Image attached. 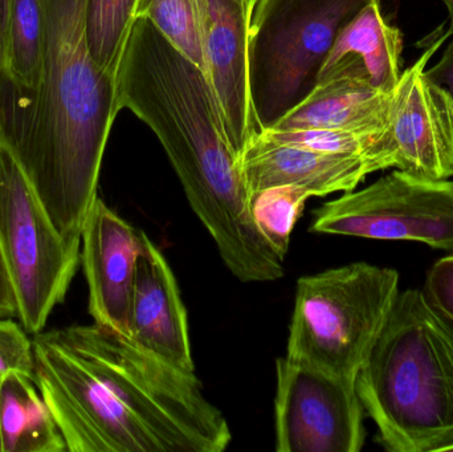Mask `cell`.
<instances>
[{"label":"cell","mask_w":453,"mask_h":452,"mask_svg":"<svg viewBox=\"0 0 453 452\" xmlns=\"http://www.w3.org/2000/svg\"><path fill=\"white\" fill-rule=\"evenodd\" d=\"M34 379L69 452H222L228 422L196 373L105 326L32 339Z\"/></svg>","instance_id":"1"},{"label":"cell","mask_w":453,"mask_h":452,"mask_svg":"<svg viewBox=\"0 0 453 452\" xmlns=\"http://www.w3.org/2000/svg\"><path fill=\"white\" fill-rule=\"evenodd\" d=\"M119 109L145 122L164 146L194 212L242 283L284 276V259L250 214L242 161L225 132L203 69L150 20L135 18L116 72Z\"/></svg>","instance_id":"2"},{"label":"cell","mask_w":453,"mask_h":452,"mask_svg":"<svg viewBox=\"0 0 453 452\" xmlns=\"http://www.w3.org/2000/svg\"><path fill=\"white\" fill-rule=\"evenodd\" d=\"M45 3L42 80L34 95L0 111V141L18 159L61 236L81 246L121 109L116 79L96 63L88 45V0Z\"/></svg>","instance_id":"3"},{"label":"cell","mask_w":453,"mask_h":452,"mask_svg":"<svg viewBox=\"0 0 453 452\" xmlns=\"http://www.w3.org/2000/svg\"><path fill=\"white\" fill-rule=\"evenodd\" d=\"M356 390L386 450L452 448L453 326L419 289L399 292Z\"/></svg>","instance_id":"4"},{"label":"cell","mask_w":453,"mask_h":452,"mask_svg":"<svg viewBox=\"0 0 453 452\" xmlns=\"http://www.w3.org/2000/svg\"><path fill=\"white\" fill-rule=\"evenodd\" d=\"M393 268L357 262L297 281L287 356L356 382L399 295Z\"/></svg>","instance_id":"5"},{"label":"cell","mask_w":453,"mask_h":452,"mask_svg":"<svg viewBox=\"0 0 453 452\" xmlns=\"http://www.w3.org/2000/svg\"><path fill=\"white\" fill-rule=\"evenodd\" d=\"M377 0H256L250 89L258 129L271 127L316 85L341 29Z\"/></svg>","instance_id":"6"},{"label":"cell","mask_w":453,"mask_h":452,"mask_svg":"<svg viewBox=\"0 0 453 452\" xmlns=\"http://www.w3.org/2000/svg\"><path fill=\"white\" fill-rule=\"evenodd\" d=\"M58 233L31 180L0 141V251L27 333L44 329L64 302L81 251Z\"/></svg>","instance_id":"7"},{"label":"cell","mask_w":453,"mask_h":452,"mask_svg":"<svg viewBox=\"0 0 453 452\" xmlns=\"http://www.w3.org/2000/svg\"><path fill=\"white\" fill-rule=\"evenodd\" d=\"M311 231L453 249V180H423L395 170L322 204Z\"/></svg>","instance_id":"8"},{"label":"cell","mask_w":453,"mask_h":452,"mask_svg":"<svg viewBox=\"0 0 453 452\" xmlns=\"http://www.w3.org/2000/svg\"><path fill=\"white\" fill-rule=\"evenodd\" d=\"M449 34H434L390 93L388 121L367 153L372 172L396 170L430 180L453 177V98L426 73Z\"/></svg>","instance_id":"9"},{"label":"cell","mask_w":453,"mask_h":452,"mask_svg":"<svg viewBox=\"0 0 453 452\" xmlns=\"http://www.w3.org/2000/svg\"><path fill=\"white\" fill-rule=\"evenodd\" d=\"M277 452H359L366 440L356 382L313 366L276 361Z\"/></svg>","instance_id":"10"},{"label":"cell","mask_w":453,"mask_h":452,"mask_svg":"<svg viewBox=\"0 0 453 452\" xmlns=\"http://www.w3.org/2000/svg\"><path fill=\"white\" fill-rule=\"evenodd\" d=\"M204 73L211 85L226 138L242 157L258 129L250 89L248 0H198Z\"/></svg>","instance_id":"11"},{"label":"cell","mask_w":453,"mask_h":452,"mask_svg":"<svg viewBox=\"0 0 453 452\" xmlns=\"http://www.w3.org/2000/svg\"><path fill=\"white\" fill-rule=\"evenodd\" d=\"M146 236L98 196L82 227L81 262L89 288L90 316L98 326L127 339L135 265Z\"/></svg>","instance_id":"12"},{"label":"cell","mask_w":453,"mask_h":452,"mask_svg":"<svg viewBox=\"0 0 453 452\" xmlns=\"http://www.w3.org/2000/svg\"><path fill=\"white\" fill-rule=\"evenodd\" d=\"M129 340L173 368L196 373L188 312L177 280L148 236L135 265Z\"/></svg>","instance_id":"13"},{"label":"cell","mask_w":453,"mask_h":452,"mask_svg":"<svg viewBox=\"0 0 453 452\" xmlns=\"http://www.w3.org/2000/svg\"><path fill=\"white\" fill-rule=\"evenodd\" d=\"M240 161L250 196L277 186L303 188L311 196L348 193L372 174L365 154L324 153L277 142L261 132L245 145Z\"/></svg>","instance_id":"14"},{"label":"cell","mask_w":453,"mask_h":452,"mask_svg":"<svg viewBox=\"0 0 453 452\" xmlns=\"http://www.w3.org/2000/svg\"><path fill=\"white\" fill-rule=\"evenodd\" d=\"M388 103L390 93L372 87L358 66L343 63L319 79L300 103L268 129L380 134L388 121Z\"/></svg>","instance_id":"15"},{"label":"cell","mask_w":453,"mask_h":452,"mask_svg":"<svg viewBox=\"0 0 453 452\" xmlns=\"http://www.w3.org/2000/svg\"><path fill=\"white\" fill-rule=\"evenodd\" d=\"M45 42V0H0V111L36 92Z\"/></svg>","instance_id":"16"},{"label":"cell","mask_w":453,"mask_h":452,"mask_svg":"<svg viewBox=\"0 0 453 452\" xmlns=\"http://www.w3.org/2000/svg\"><path fill=\"white\" fill-rule=\"evenodd\" d=\"M402 52L403 34L386 21L377 0L341 29L317 80L340 64L350 63L365 72L372 87L391 93L401 77Z\"/></svg>","instance_id":"17"},{"label":"cell","mask_w":453,"mask_h":452,"mask_svg":"<svg viewBox=\"0 0 453 452\" xmlns=\"http://www.w3.org/2000/svg\"><path fill=\"white\" fill-rule=\"evenodd\" d=\"M2 452H64L63 435L34 377L10 373L0 384Z\"/></svg>","instance_id":"18"},{"label":"cell","mask_w":453,"mask_h":452,"mask_svg":"<svg viewBox=\"0 0 453 452\" xmlns=\"http://www.w3.org/2000/svg\"><path fill=\"white\" fill-rule=\"evenodd\" d=\"M138 0H88L87 39L96 63L116 79Z\"/></svg>","instance_id":"19"},{"label":"cell","mask_w":453,"mask_h":452,"mask_svg":"<svg viewBox=\"0 0 453 452\" xmlns=\"http://www.w3.org/2000/svg\"><path fill=\"white\" fill-rule=\"evenodd\" d=\"M311 194L295 186L265 188L250 196V214L256 227L269 246L284 259L290 235Z\"/></svg>","instance_id":"20"},{"label":"cell","mask_w":453,"mask_h":452,"mask_svg":"<svg viewBox=\"0 0 453 452\" xmlns=\"http://www.w3.org/2000/svg\"><path fill=\"white\" fill-rule=\"evenodd\" d=\"M135 18L150 20L204 72L198 0H138Z\"/></svg>","instance_id":"21"},{"label":"cell","mask_w":453,"mask_h":452,"mask_svg":"<svg viewBox=\"0 0 453 452\" xmlns=\"http://www.w3.org/2000/svg\"><path fill=\"white\" fill-rule=\"evenodd\" d=\"M263 134L277 142L303 146L311 150L335 154H365L367 157L380 134H362L345 130H263Z\"/></svg>","instance_id":"22"},{"label":"cell","mask_w":453,"mask_h":452,"mask_svg":"<svg viewBox=\"0 0 453 452\" xmlns=\"http://www.w3.org/2000/svg\"><path fill=\"white\" fill-rule=\"evenodd\" d=\"M23 326L0 318V377L10 373L34 377V345Z\"/></svg>","instance_id":"23"},{"label":"cell","mask_w":453,"mask_h":452,"mask_svg":"<svg viewBox=\"0 0 453 452\" xmlns=\"http://www.w3.org/2000/svg\"><path fill=\"white\" fill-rule=\"evenodd\" d=\"M425 296L453 326V254L441 257L426 276Z\"/></svg>","instance_id":"24"},{"label":"cell","mask_w":453,"mask_h":452,"mask_svg":"<svg viewBox=\"0 0 453 452\" xmlns=\"http://www.w3.org/2000/svg\"><path fill=\"white\" fill-rule=\"evenodd\" d=\"M427 76L436 84L447 90L453 98V40L447 45L441 60L426 69Z\"/></svg>","instance_id":"25"},{"label":"cell","mask_w":453,"mask_h":452,"mask_svg":"<svg viewBox=\"0 0 453 452\" xmlns=\"http://www.w3.org/2000/svg\"><path fill=\"white\" fill-rule=\"evenodd\" d=\"M12 316H18V305H16L12 284L0 251V318H12Z\"/></svg>","instance_id":"26"},{"label":"cell","mask_w":453,"mask_h":452,"mask_svg":"<svg viewBox=\"0 0 453 452\" xmlns=\"http://www.w3.org/2000/svg\"><path fill=\"white\" fill-rule=\"evenodd\" d=\"M441 2H443L447 11H449V27L447 29V34H449V36H453V0H441Z\"/></svg>","instance_id":"27"},{"label":"cell","mask_w":453,"mask_h":452,"mask_svg":"<svg viewBox=\"0 0 453 452\" xmlns=\"http://www.w3.org/2000/svg\"><path fill=\"white\" fill-rule=\"evenodd\" d=\"M256 0H248V4H250V10H252L253 5H255Z\"/></svg>","instance_id":"28"},{"label":"cell","mask_w":453,"mask_h":452,"mask_svg":"<svg viewBox=\"0 0 453 452\" xmlns=\"http://www.w3.org/2000/svg\"><path fill=\"white\" fill-rule=\"evenodd\" d=\"M0 384H2V377H0ZM0 452H2V432H0Z\"/></svg>","instance_id":"29"},{"label":"cell","mask_w":453,"mask_h":452,"mask_svg":"<svg viewBox=\"0 0 453 452\" xmlns=\"http://www.w3.org/2000/svg\"><path fill=\"white\" fill-rule=\"evenodd\" d=\"M449 452H453V446L451 448H449Z\"/></svg>","instance_id":"30"}]
</instances>
